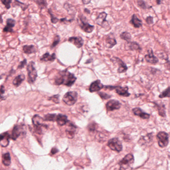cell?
<instances>
[{
	"instance_id": "b9f144b4",
	"label": "cell",
	"mask_w": 170,
	"mask_h": 170,
	"mask_svg": "<svg viewBox=\"0 0 170 170\" xmlns=\"http://www.w3.org/2000/svg\"><path fill=\"white\" fill-rule=\"evenodd\" d=\"M98 94L100 97L102 98V99H104V100H107L111 97V95L103 92H99Z\"/></svg>"
},
{
	"instance_id": "d590c367",
	"label": "cell",
	"mask_w": 170,
	"mask_h": 170,
	"mask_svg": "<svg viewBox=\"0 0 170 170\" xmlns=\"http://www.w3.org/2000/svg\"><path fill=\"white\" fill-rule=\"evenodd\" d=\"M64 7L67 11V12L69 14H72V13H73L74 14H75V13H76L75 9V8L72 9V8L73 7L72 6V5H71L68 4V3H65L64 4Z\"/></svg>"
},
{
	"instance_id": "7dc6e473",
	"label": "cell",
	"mask_w": 170,
	"mask_h": 170,
	"mask_svg": "<svg viewBox=\"0 0 170 170\" xmlns=\"http://www.w3.org/2000/svg\"><path fill=\"white\" fill-rule=\"evenodd\" d=\"M73 21V19H70V20H67L66 18H64L61 19L60 20V22H71Z\"/></svg>"
},
{
	"instance_id": "d6986e66",
	"label": "cell",
	"mask_w": 170,
	"mask_h": 170,
	"mask_svg": "<svg viewBox=\"0 0 170 170\" xmlns=\"http://www.w3.org/2000/svg\"><path fill=\"white\" fill-rule=\"evenodd\" d=\"M104 86L100 80H96L91 84L89 86V90L90 92H96L104 88Z\"/></svg>"
},
{
	"instance_id": "f5cc1de1",
	"label": "cell",
	"mask_w": 170,
	"mask_h": 170,
	"mask_svg": "<svg viewBox=\"0 0 170 170\" xmlns=\"http://www.w3.org/2000/svg\"><path fill=\"white\" fill-rule=\"evenodd\" d=\"M166 65H167V67H169V69H170V60H167V62H166Z\"/></svg>"
},
{
	"instance_id": "e0dca14e",
	"label": "cell",
	"mask_w": 170,
	"mask_h": 170,
	"mask_svg": "<svg viewBox=\"0 0 170 170\" xmlns=\"http://www.w3.org/2000/svg\"><path fill=\"white\" fill-rule=\"evenodd\" d=\"M11 138L10 135L8 132H5L1 134L0 137V145L3 147H6L10 143V139Z\"/></svg>"
},
{
	"instance_id": "8992f818",
	"label": "cell",
	"mask_w": 170,
	"mask_h": 170,
	"mask_svg": "<svg viewBox=\"0 0 170 170\" xmlns=\"http://www.w3.org/2000/svg\"><path fill=\"white\" fill-rule=\"evenodd\" d=\"M158 145L161 148H165L169 143V135L164 131H160L157 134Z\"/></svg>"
},
{
	"instance_id": "6da1fadb",
	"label": "cell",
	"mask_w": 170,
	"mask_h": 170,
	"mask_svg": "<svg viewBox=\"0 0 170 170\" xmlns=\"http://www.w3.org/2000/svg\"><path fill=\"white\" fill-rule=\"evenodd\" d=\"M76 80V77L74 74L65 69L59 72L58 75L55 78L54 83L57 85L64 84L68 87H70L74 84Z\"/></svg>"
},
{
	"instance_id": "74e56055",
	"label": "cell",
	"mask_w": 170,
	"mask_h": 170,
	"mask_svg": "<svg viewBox=\"0 0 170 170\" xmlns=\"http://www.w3.org/2000/svg\"><path fill=\"white\" fill-rule=\"evenodd\" d=\"M137 5L139 8L143 10H146L147 9L150 8L147 6V5L146 4V2L144 0H137Z\"/></svg>"
},
{
	"instance_id": "f1b7e54d",
	"label": "cell",
	"mask_w": 170,
	"mask_h": 170,
	"mask_svg": "<svg viewBox=\"0 0 170 170\" xmlns=\"http://www.w3.org/2000/svg\"><path fill=\"white\" fill-rule=\"evenodd\" d=\"M2 162L5 166H9L11 163V158L9 153L3 154Z\"/></svg>"
},
{
	"instance_id": "f6af8a7d",
	"label": "cell",
	"mask_w": 170,
	"mask_h": 170,
	"mask_svg": "<svg viewBox=\"0 0 170 170\" xmlns=\"http://www.w3.org/2000/svg\"><path fill=\"white\" fill-rule=\"evenodd\" d=\"M158 56L160 57V58L165 60L166 61L168 60V55L165 53H164V52H161L160 54H158Z\"/></svg>"
},
{
	"instance_id": "44dd1931",
	"label": "cell",
	"mask_w": 170,
	"mask_h": 170,
	"mask_svg": "<svg viewBox=\"0 0 170 170\" xmlns=\"http://www.w3.org/2000/svg\"><path fill=\"white\" fill-rule=\"evenodd\" d=\"M76 126L70 122H68V128L66 129V132L67 137L69 139H72L74 137L76 132Z\"/></svg>"
},
{
	"instance_id": "4dcf8cb0",
	"label": "cell",
	"mask_w": 170,
	"mask_h": 170,
	"mask_svg": "<svg viewBox=\"0 0 170 170\" xmlns=\"http://www.w3.org/2000/svg\"><path fill=\"white\" fill-rule=\"evenodd\" d=\"M34 2L38 6L39 8L41 10H42L46 8L48 6V2L46 0H30Z\"/></svg>"
},
{
	"instance_id": "484cf974",
	"label": "cell",
	"mask_w": 170,
	"mask_h": 170,
	"mask_svg": "<svg viewBox=\"0 0 170 170\" xmlns=\"http://www.w3.org/2000/svg\"><path fill=\"white\" fill-rule=\"evenodd\" d=\"M22 50L24 54H34L37 52L36 47L34 45H24L22 46Z\"/></svg>"
},
{
	"instance_id": "bcb514c9",
	"label": "cell",
	"mask_w": 170,
	"mask_h": 170,
	"mask_svg": "<svg viewBox=\"0 0 170 170\" xmlns=\"http://www.w3.org/2000/svg\"><path fill=\"white\" fill-rule=\"evenodd\" d=\"M95 126H96V125H95V124H92V123H91V125L88 126V129H89V131H95V129H96Z\"/></svg>"
},
{
	"instance_id": "db71d44e",
	"label": "cell",
	"mask_w": 170,
	"mask_h": 170,
	"mask_svg": "<svg viewBox=\"0 0 170 170\" xmlns=\"http://www.w3.org/2000/svg\"><path fill=\"white\" fill-rule=\"evenodd\" d=\"M156 3H157V4L160 5L161 4L162 1L161 0H156Z\"/></svg>"
},
{
	"instance_id": "836d02e7",
	"label": "cell",
	"mask_w": 170,
	"mask_h": 170,
	"mask_svg": "<svg viewBox=\"0 0 170 170\" xmlns=\"http://www.w3.org/2000/svg\"><path fill=\"white\" fill-rule=\"evenodd\" d=\"M159 97L160 98H164L167 97V98H170V86H169L168 87L166 88V89L161 92L160 93Z\"/></svg>"
},
{
	"instance_id": "7402d4cb",
	"label": "cell",
	"mask_w": 170,
	"mask_h": 170,
	"mask_svg": "<svg viewBox=\"0 0 170 170\" xmlns=\"http://www.w3.org/2000/svg\"><path fill=\"white\" fill-rule=\"evenodd\" d=\"M130 22L135 28H140L143 26L142 20L138 18V17L135 14L132 15Z\"/></svg>"
},
{
	"instance_id": "f907efd6",
	"label": "cell",
	"mask_w": 170,
	"mask_h": 170,
	"mask_svg": "<svg viewBox=\"0 0 170 170\" xmlns=\"http://www.w3.org/2000/svg\"><path fill=\"white\" fill-rule=\"evenodd\" d=\"M5 88L4 86L3 85H1V96H2L3 94H4L5 93Z\"/></svg>"
},
{
	"instance_id": "8fae6325",
	"label": "cell",
	"mask_w": 170,
	"mask_h": 170,
	"mask_svg": "<svg viewBox=\"0 0 170 170\" xmlns=\"http://www.w3.org/2000/svg\"><path fill=\"white\" fill-rule=\"evenodd\" d=\"M111 60L113 62H116L118 64L119 67L117 69V72L119 73L125 72L128 69V67L127 66L126 64H125L120 58L114 56L111 59Z\"/></svg>"
},
{
	"instance_id": "7bdbcfd3",
	"label": "cell",
	"mask_w": 170,
	"mask_h": 170,
	"mask_svg": "<svg viewBox=\"0 0 170 170\" xmlns=\"http://www.w3.org/2000/svg\"><path fill=\"white\" fill-rule=\"evenodd\" d=\"M147 24L149 25L154 24V18L151 16H149L145 19Z\"/></svg>"
},
{
	"instance_id": "f546056e",
	"label": "cell",
	"mask_w": 170,
	"mask_h": 170,
	"mask_svg": "<svg viewBox=\"0 0 170 170\" xmlns=\"http://www.w3.org/2000/svg\"><path fill=\"white\" fill-rule=\"evenodd\" d=\"M25 79V76L24 74H21L19 75L18 76L15 77L14 80H13V83L16 87H18L20 86L22 81Z\"/></svg>"
},
{
	"instance_id": "2e32d148",
	"label": "cell",
	"mask_w": 170,
	"mask_h": 170,
	"mask_svg": "<svg viewBox=\"0 0 170 170\" xmlns=\"http://www.w3.org/2000/svg\"><path fill=\"white\" fill-rule=\"evenodd\" d=\"M16 22L14 19H8L6 21V26L3 28V32H14L13 28L15 26Z\"/></svg>"
},
{
	"instance_id": "8d00e7d4",
	"label": "cell",
	"mask_w": 170,
	"mask_h": 170,
	"mask_svg": "<svg viewBox=\"0 0 170 170\" xmlns=\"http://www.w3.org/2000/svg\"><path fill=\"white\" fill-rule=\"evenodd\" d=\"M48 13L49 15H50L51 22H52L53 24H56L60 21V20L58 18L54 16L51 9H48Z\"/></svg>"
},
{
	"instance_id": "3957f363",
	"label": "cell",
	"mask_w": 170,
	"mask_h": 170,
	"mask_svg": "<svg viewBox=\"0 0 170 170\" xmlns=\"http://www.w3.org/2000/svg\"><path fill=\"white\" fill-rule=\"evenodd\" d=\"M134 163V157L133 155L131 153L128 154L119 162L118 165L120 166L119 169L126 170L129 169Z\"/></svg>"
},
{
	"instance_id": "52a82bcc",
	"label": "cell",
	"mask_w": 170,
	"mask_h": 170,
	"mask_svg": "<svg viewBox=\"0 0 170 170\" xmlns=\"http://www.w3.org/2000/svg\"><path fill=\"white\" fill-rule=\"evenodd\" d=\"M35 64L34 62H30L27 66V71L28 73V81L30 83H34L36 80L38 73L34 67Z\"/></svg>"
},
{
	"instance_id": "ac0fdd59",
	"label": "cell",
	"mask_w": 170,
	"mask_h": 170,
	"mask_svg": "<svg viewBox=\"0 0 170 170\" xmlns=\"http://www.w3.org/2000/svg\"><path fill=\"white\" fill-rule=\"evenodd\" d=\"M132 112L136 116L140 117L143 119H148L150 117V114L144 112L140 108L136 107L132 109Z\"/></svg>"
},
{
	"instance_id": "4316f807",
	"label": "cell",
	"mask_w": 170,
	"mask_h": 170,
	"mask_svg": "<svg viewBox=\"0 0 170 170\" xmlns=\"http://www.w3.org/2000/svg\"><path fill=\"white\" fill-rule=\"evenodd\" d=\"M105 42H106V46L109 48H112L117 44L116 39L113 37H111L109 34L106 36L105 38Z\"/></svg>"
},
{
	"instance_id": "816d5d0a",
	"label": "cell",
	"mask_w": 170,
	"mask_h": 170,
	"mask_svg": "<svg viewBox=\"0 0 170 170\" xmlns=\"http://www.w3.org/2000/svg\"><path fill=\"white\" fill-rule=\"evenodd\" d=\"M84 12L86 13V14H90V11L88 9L85 8L84 9Z\"/></svg>"
},
{
	"instance_id": "7a4b0ae2",
	"label": "cell",
	"mask_w": 170,
	"mask_h": 170,
	"mask_svg": "<svg viewBox=\"0 0 170 170\" xmlns=\"http://www.w3.org/2000/svg\"><path fill=\"white\" fill-rule=\"evenodd\" d=\"M44 119L38 115H35L32 117V123L36 133L38 134H44V131H46L48 129V126L44 123Z\"/></svg>"
},
{
	"instance_id": "ee69618b",
	"label": "cell",
	"mask_w": 170,
	"mask_h": 170,
	"mask_svg": "<svg viewBox=\"0 0 170 170\" xmlns=\"http://www.w3.org/2000/svg\"><path fill=\"white\" fill-rule=\"evenodd\" d=\"M26 63H27V60L26 59H24L21 62L20 64L18 66V68L19 69H22L23 67H24V66L26 65Z\"/></svg>"
},
{
	"instance_id": "1f68e13d",
	"label": "cell",
	"mask_w": 170,
	"mask_h": 170,
	"mask_svg": "<svg viewBox=\"0 0 170 170\" xmlns=\"http://www.w3.org/2000/svg\"><path fill=\"white\" fill-rule=\"evenodd\" d=\"M29 6H30L29 5L26 4L24 3H23L19 1V0H15L14 2L13 3V6L20 7L22 9V10L23 11H25L26 10V9L28 8Z\"/></svg>"
},
{
	"instance_id": "11a10c76",
	"label": "cell",
	"mask_w": 170,
	"mask_h": 170,
	"mask_svg": "<svg viewBox=\"0 0 170 170\" xmlns=\"http://www.w3.org/2000/svg\"><path fill=\"white\" fill-rule=\"evenodd\" d=\"M122 1H125V0H122Z\"/></svg>"
},
{
	"instance_id": "9a60e30c",
	"label": "cell",
	"mask_w": 170,
	"mask_h": 170,
	"mask_svg": "<svg viewBox=\"0 0 170 170\" xmlns=\"http://www.w3.org/2000/svg\"><path fill=\"white\" fill-rule=\"evenodd\" d=\"M114 89L116 91V92L120 96L124 97H129L131 94L128 92L129 87L128 86L122 87L120 86H114Z\"/></svg>"
},
{
	"instance_id": "7c38bea8",
	"label": "cell",
	"mask_w": 170,
	"mask_h": 170,
	"mask_svg": "<svg viewBox=\"0 0 170 170\" xmlns=\"http://www.w3.org/2000/svg\"><path fill=\"white\" fill-rule=\"evenodd\" d=\"M121 107V103L118 100L112 99L108 101L106 104V109L107 111H112L118 110Z\"/></svg>"
},
{
	"instance_id": "e575fe53",
	"label": "cell",
	"mask_w": 170,
	"mask_h": 170,
	"mask_svg": "<svg viewBox=\"0 0 170 170\" xmlns=\"http://www.w3.org/2000/svg\"><path fill=\"white\" fill-rule=\"evenodd\" d=\"M56 114H48L44 116V121H52L54 122L56 121Z\"/></svg>"
},
{
	"instance_id": "d4e9b609",
	"label": "cell",
	"mask_w": 170,
	"mask_h": 170,
	"mask_svg": "<svg viewBox=\"0 0 170 170\" xmlns=\"http://www.w3.org/2000/svg\"><path fill=\"white\" fill-rule=\"evenodd\" d=\"M56 121L60 126H64L67 124L69 121L67 120V117L63 114H58L56 116Z\"/></svg>"
},
{
	"instance_id": "c3c4849f",
	"label": "cell",
	"mask_w": 170,
	"mask_h": 170,
	"mask_svg": "<svg viewBox=\"0 0 170 170\" xmlns=\"http://www.w3.org/2000/svg\"><path fill=\"white\" fill-rule=\"evenodd\" d=\"M58 152H59V150L56 147H54V148H52V150H51V154L52 155H54V154H56L57 153H58Z\"/></svg>"
},
{
	"instance_id": "5bb4252c",
	"label": "cell",
	"mask_w": 170,
	"mask_h": 170,
	"mask_svg": "<svg viewBox=\"0 0 170 170\" xmlns=\"http://www.w3.org/2000/svg\"><path fill=\"white\" fill-rule=\"evenodd\" d=\"M68 42L73 44L77 48H82L84 44V40L81 36L70 37L68 38Z\"/></svg>"
},
{
	"instance_id": "681fc988",
	"label": "cell",
	"mask_w": 170,
	"mask_h": 170,
	"mask_svg": "<svg viewBox=\"0 0 170 170\" xmlns=\"http://www.w3.org/2000/svg\"><path fill=\"white\" fill-rule=\"evenodd\" d=\"M91 0H82V2L83 5H88L91 3Z\"/></svg>"
},
{
	"instance_id": "277c9868",
	"label": "cell",
	"mask_w": 170,
	"mask_h": 170,
	"mask_svg": "<svg viewBox=\"0 0 170 170\" xmlns=\"http://www.w3.org/2000/svg\"><path fill=\"white\" fill-rule=\"evenodd\" d=\"M78 18L80 21V23L79 25L82 30L86 33H91L93 31L94 29V26L91 25L89 24L88 20L85 17L81 15Z\"/></svg>"
},
{
	"instance_id": "cb8c5ba5",
	"label": "cell",
	"mask_w": 170,
	"mask_h": 170,
	"mask_svg": "<svg viewBox=\"0 0 170 170\" xmlns=\"http://www.w3.org/2000/svg\"><path fill=\"white\" fill-rule=\"evenodd\" d=\"M56 59V55L55 53H53L52 54H50L48 52L45 53L42 55V56L40 58V61L47 62H54Z\"/></svg>"
},
{
	"instance_id": "ba28073f",
	"label": "cell",
	"mask_w": 170,
	"mask_h": 170,
	"mask_svg": "<svg viewBox=\"0 0 170 170\" xmlns=\"http://www.w3.org/2000/svg\"><path fill=\"white\" fill-rule=\"evenodd\" d=\"M77 100V93L75 91H69L65 93L64 96L63 101L69 106L74 105Z\"/></svg>"
},
{
	"instance_id": "60d3db41",
	"label": "cell",
	"mask_w": 170,
	"mask_h": 170,
	"mask_svg": "<svg viewBox=\"0 0 170 170\" xmlns=\"http://www.w3.org/2000/svg\"><path fill=\"white\" fill-rule=\"evenodd\" d=\"M59 98H60V95L57 94V95H54V96L50 97V98H48V100L52 101L53 102H54L55 103L58 104L60 103Z\"/></svg>"
},
{
	"instance_id": "9c48e42d",
	"label": "cell",
	"mask_w": 170,
	"mask_h": 170,
	"mask_svg": "<svg viewBox=\"0 0 170 170\" xmlns=\"http://www.w3.org/2000/svg\"><path fill=\"white\" fill-rule=\"evenodd\" d=\"M107 145L110 149L119 153L122 151L123 146L121 142L118 138H113L108 141Z\"/></svg>"
},
{
	"instance_id": "f35d334b",
	"label": "cell",
	"mask_w": 170,
	"mask_h": 170,
	"mask_svg": "<svg viewBox=\"0 0 170 170\" xmlns=\"http://www.w3.org/2000/svg\"><path fill=\"white\" fill-rule=\"evenodd\" d=\"M60 36L58 35H56L55 37H54V42H52V44H51V46H50V48H54L57 46L58 45V44L60 42Z\"/></svg>"
},
{
	"instance_id": "83f0119b",
	"label": "cell",
	"mask_w": 170,
	"mask_h": 170,
	"mask_svg": "<svg viewBox=\"0 0 170 170\" xmlns=\"http://www.w3.org/2000/svg\"><path fill=\"white\" fill-rule=\"evenodd\" d=\"M129 50H136V51H141L142 50V48L140 46V44L138 42H127Z\"/></svg>"
},
{
	"instance_id": "ffe728a7",
	"label": "cell",
	"mask_w": 170,
	"mask_h": 170,
	"mask_svg": "<svg viewBox=\"0 0 170 170\" xmlns=\"http://www.w3.org/2000/svg\"><path fill=\"white\" fill-rule=\"evenodd\" d=\"M153 140V134L152 133H148L145 136H142L140 137L138 143L140 145L143 146L145 144L149 143L151 142Z\"/></svg>"
},
{
	"instance_id": "30bf717a",
	"label": "cell",
	"mask_w": 170,
	"mask_h": 170,
	"mask_svg": "<svg viewBox=\"0 0 170 170\" xmlns=\"http://www.w3.org/2000/svg\"><path fill=\"white\" fill-rule=\"evenodd\" d=\"M107 15L108 14L105 12L100 13V14L98 15V17L96 18V24L102 28H107L109 26L108 22L106 20Z\"/></svg>"
},
{
	"instance_id": "5b68a950",
	"label": "cell",
	"mask_w": 170,
	"mask_h": 170,
	"mask_svg": "<svg viewBox=\"0 0 170 170\" xmlns=\"http://www.w3.org/2000/svg\"><path fill=\"white\" fill-rule=\"evenodd\" d=\"M26 134V128L24 124L16 125L14 127L12 132L11 139L13 140H16L21 135H24Z\"/></svg>"
},
{
	"instance_id": "ab89813d",
	"label": "cell",
	"mask_w": 170,
	"mask_h": 170,
	"mask_svg": "<svg viewBox=\"0 0 170 170\" xmlns=\"http://www.w3.org/2000/svg\"><path fill=\"white\" fill-rule=\"evenodd\" d=\"M1 1L7 10L10 9L11 4L12 3V0H1Z\"/></svg>"
},
{
	"instance_id": "d6a6232c",
	"label": "cell",
	"mask_w": 170,
	"mask_h": 170,
	"mask_svg": "<svg viewBox=\"0 0 170 170\" xmlns=\"http://www.w3.org/2000/svg\"><path fill=\"white\" fill-rule=\"evenodd\" d=\"M120 38L123 40H125L127 42H129L131 40L132 36L129 32H123L120 34Z\"/></svg>"
},
{
	"instance_id": "603a6c76",
	"label": "cell",
	"mask_w": 170,
	"mask_h": 170,
	"mask_svg": "<svg viewBox=\"0 0 170 170\" xmlns=\"http://www.w3.org/2000/svg\"><path fill=\"white\" fill-rule=\"evenodd\" d=\"M152 103L155 104V106H156L158 109L159 115L163 117H166V112L165 105L163 103H161L160 104L157 103L155 102H152Z\"/></svg>"
},
{
	"instance_id": "4fadbf2b",
	"label": "cell",
	"mask_w": 170,
	"mask_h": 170,
	"mask_svg": "<svg viewBox=\"0 0 170 170\" xmlns=\"http://www.w3.org/2000/svg\"><path fill=\"white\" fill-rule=\"evenodd\" d=\"M144 58L146 62L151 64H156L159 62L158 58L154 54L152 48H149L148 50V54H146Z\"/></svg>"
}]
</instances>
